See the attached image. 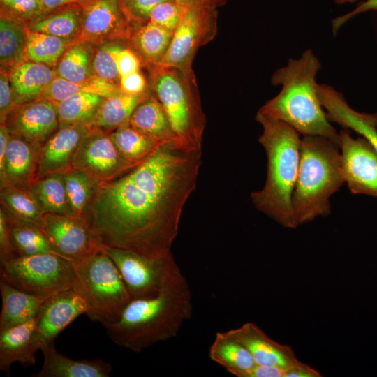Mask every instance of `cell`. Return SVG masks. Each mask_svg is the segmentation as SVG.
Returning <instances> with one entry per match:
<instances>
[{
  "mask_svg": "<svg viewBox=\"0 0 377 377\" xmlns=\"http://www.w3.org/2000/svg\"><path fill=\"white\" fill-rule=\"evenodd\" d=\"M201 150L178 140L166 142L126 172L98 184L84 216L98 242L150 258L171 253L196 186Z\"/></svg>",
  "mask_w": 377,
  "mask_h": 377,
  "instance_id": "cell-1",
  "label": "cell"
},
{
  "mask_svg": "<svg viewBox=\"0 0 377 377\" xmlns=\"http://www.w3.org/2000/svg\"><path fill=\"white\" fill-rule=\"evenodd\" d=\"M320 68L310 49L299 59H289L272 78L274 85H281V91L258 112L286 123L303 136L325 137L339 146V133L328 120L317 92L316 77Z\"/></svg>",
  "mask_w": 377,
  "mask_h": 377,
  "instance_id": "cell-2",
  "label": "cell"
},
{
  "mask_svg": "<svg viewBox=\"0 0 377 377\" xmlns=\"http://www.w3.org/2000/svg\"><path fill=\"white\" fill-rule=\"evenodd\" d=\"M192 313V293L186 279L156 296L131 300L119 318L103 327L114 343L140 353L176 337Z\"/></svg>",
  "mask_w": 377,
  "mask_h": 377,
  "instance_id": "cell-3",
  "label": "cell"
},
{
  "mask_svg": "<svg viewBox=\"0 0 377 377\" xmlns=\"http://www.w3.org/2000/svg\"><path fill=\"white\" fill-rule=\"evenodd\" d=\"M263 127L258 140L267 156V176L261 190L251 193L255 207L279 224L296 228L292 199L300 159V133L286 123L257 112Z\"/></svg>",
  "mask_w": 377,
  "mask_h": 377,
  "instance_id": "cell-4",
  "label": "cell"
},
{
  "mask_svg": "<svg viewBox=\"0 0 377 377\" xmlns=\"http://www.w3.org/2000/svg\"><path fill=\"white\" fill-rule=\"evenodd\" d=\"M339 146L322 136H303L292 204L297 226L330 214V197L344 182Z\"/></svg>",
  "mask_w": 377,
  "mask_h": 377,
  "instance_id": "cell-5",
  "label": "cell"
},
{
  "mask_svg": "<svg viewBox=\"0 0 377 377\" xmlns=\"http://www.w3.org/2000/svg\"><path fill=\"white\" fill-rule=\"evenodd\" d=\"M154 66V96L163 108L175 137L186 146L201 149L205 117L193 88L191 68Z\"/></svg>",
  "mask_w": 377,
  "mask_h": 377,
  "instance_id": "cell-6",
  "label": "cell"
},
{
  "mask_svg": "<svg viewBox=\"0 0 377 377\" xmlns=\"http://www.w3.org/2000/svg\"><path fill=\"white\" fill-rule=\"evenodd\" d=\"M75 272L73 289L84 299L89 318L103 325L117 321L131 298L112 258L101 246Z\"/></svg>",
  "mask_w": 377,
  "mask_h": 377,
  "instance_id": "cell-7",
  "label": "cell"
},
{
  "mask_svg": "<svg viewBox=\"0 0 377 377\" xmlns=\"http://www.w3.org/2000/svg\"><path fill=\"white\" fill-rule=\"evenodd\" d=\"M75 265L53 253L15 256L1 263L0 280L25 292L49 297L73 288Z\"/></svg>",
  "mask_w": 377,
  "mask_h": 377,
  "instance_id": "cell-8",
  "label": "cell"
},
{
  "mask_svg": "<svg viewBox=\"0 0 377 377\" xmlns=\"http://www.w3.org/2000/svg\"><path fill=\"white\" fill-rule=\"evenodd\" d=\"M101 248L117 267L131 300L156 296L186 279L172 253L150 258L121 248Z\"/></svg>",
  "mask_w": 377,
  "mask_h": 377,
  "instance_id": "cell-9",
  "label": "cell"
},
{
  "mask_svg": "<svg viewBox=\"0 0 377 377\" xmlns=\"http://www.w3.org/2000/svg\"><path fill=\"white\" fill-rule=\"evenodd\" d=\"M216 9L198 4L186 8L173 32L168 49L157 65L191 68L195 51L210 39L216 27Z\"/></svg>",
  "mask_w": 377,
  "mask_h": 377,
  "instance_id": "cell-10",
  "label": "cell"
},
{
  "mask_svg": "<svg viewBox=\"0 0 377 377\" xmlns=\"http://www.w3.org/2000/svg\"><path fill=\"white\" fill-rule=\"evenodd\" d=\"M40 228L54 251L74 265L102 246L82 217L45 213Z\"/></svg>",
  "mask_w": 377,
  "mask_h": 377,
  "instance_id": "cell-11",
  "label": "cell"
},
{
  "mask_svg": "<svg viewBox=\"0 0 377 377\" xmlns=\"http://www.w3.org/2000/svg\"><path fill=\"white\" fill-rule=\"evenodd\" d=\"M135 165L121 155L109 132L92 126L72 161V168L83 170L98 184L116 178Z\"/></svg>",
  "mask_w": 377,
  "mask_h": 377,
  "instance_id": "cell-12",
  "label": "cell"
},
{
  "mask_svg": "<svg viewBox=\"0 0 377 377\" xmlns=\"http://www.w3.org/2000/svg\"><path fill=\"white\" fill-rule=\"evenodd\" d=\"M135 24L123 0H94L83 6L77 40L95 46L110 40H128Z\"/></svg>",
  "mask_w": 377,
  "mask_h": 377,
  "instance_id": "cell-13",
  "label": "cell"
},
{
  "mask_svg": "<svg viewBox=\"0 0 377 377\" xmlns=\"http://www.w3.org/2000/svg\"><path fill=\"white\" fill-rule=\"evenodd\" d=\"M339 133L344 182L353 194L377 197V151L365 138H353L348 128Z\"/></svg>",
  "mask_w": 377,
  "mask_h": 377,
  "instance_id": "cell-14",
  "label": "cell"
},
{
  "mask_svg": "<svg viewBox=\"0 0 377 377\" xmlns=\"http://www.w3.org/2000/svg\"><path fill=\"white\" fill-rule=\"evenodd\" d=\"M87 311L84 299L73 288L48 297L36 317L35 339L39 350L54 342L61 332Z\"/></svg>",
  "mask_w": 377,
  "mask_h": 377,
  "instance_id": "cell-15",
  "label": "cell"
},
{
  "mask_svg": "<svg viewBox=\"0 0 377 377\" xmlns=\"http://www.w3.org/2000/svg\"><path fill=\"white\" fill-rule=\"evenodd\" d=\"M3 124L11 134L40 147L59 128L56 106L45 99L15 105Z\"/></svg>",
  "mask_w": 377,
  "mask_h": 377,
  "instance_id": "cell-16",
  "label": "cell"
},
{
  "mask_svg": "<svg viewBox=\"0 0 377 377\" xmlns=\"http://www.w3.org/2000/svg\"><path fill=\"white\" fill-rule=\"evenodd\" d=\"M91 129L84 124L59 127L39 149L37 179L72 168L73 157Z\"/></svg>",
  "mask_w": 377,
  "mask_h": 377,
  "instance_id": "cell-17",
  "label": "cell"
},
{
  "mask_svg": "<svg viewBox=\"0 0 377 377\" xmlns=\"http://www.w3.org/2000/svg\"><path fill=\"white\" fill-rule=\"evenodd\" d=\"M228 332L247 348L256 364L288 369L300 362L290 346L272 339L254 323H245Z\"/></svg>",
  "mask_w": 377,
  "mask_h": 377,
  "instance_id": "cell-18",
  "label": "cell"
},
{
  "mask_svg": "<svg viewBox=\"0 0 377 377\" xmlns=\"http://www.w3.org/2000/svg\"><path fill=\"white\" fill-rule=\"evenodd\" d=\"M317 92L330 121L361 135L377 151L376 113L366 114L355 110L343 94L330 85L318 84Z\"/></svg>",
  "mask_w": 377,
  "mask_h": 377,
  "instance_id": "cell-19",
  "label": "cell"
},
{
  "mask_svg": "<svg viewBox=\"0 0 377 377\" xmlns=\"http://www.w3.org/2000/svg\"><path fill=\"white\" fill-rule=\"evenodd\" d=\"M40 147L10 133L4 163L0 170L1 187L29 188L37 179Z\"/></svg>",
  "mask_w": 377,
  "mask_h": 377,
  "instance_id": "cell-20",
  "label": "cell"
},
{
  "mask_svg": "<svg viewBox=\"0 0 377 377\" xmlns=\"http://www.w3.org/2000/svg\"><path fill=\"white\" fill-rule=\"evenodd\" d=\"M36 317L24 323L0 330V370L10 376V367L18 362L24 367L35 364L39 350L35 339Z\"/></svg>",
  "mask_w": 377,
  "mask_h": 377,
  "instance_id": "cell-21",
  "label": "cell"
},
{
  "mask_svg": "<svg viewBox=\"0 0 377 377\" xmlns=\"http://www.w3.org/2000/svg\"><path fill=\"white\" fill-rule=\"evenodd\" d=\"M41 369L34 377H108L112 370L109 362L101 359L76 360L57 350L54 342L43 346Z\"/></svg>",
  "mask_w": 377,
  "mask_h": 377,
  "instance_id": "cell-22",
  "label": "cell"
},
{
  "mask_svg": "<svg viewBox=\"0 0 377 377\" xmlns=\"http://www.w3.org/2000/svg\"><path fill=\"white\" fill-rule=\"evenodd\" d=\"M8 75L15 105L38 99L57 76L55 68L27 59Z\"/></svg>",
  "mask_w": 377,
  "mask_h": 377,
  "instance_id": "cell-23",
  "label": "cell"
},
{
  "mask_svg": "<svg viewBox=\"0 0 377 377\" xmlns=\"http://www.w3.org/2000/svg\"><path fill=\"white\" fill-rule=\"evenodd\" d=\"M0 292L2 302L0 330L24 323L36 317L48 297L25 292L1 280Z\"/></svg>",
  "mask_w": 377,
  "mask_h": 377,
  "instance_id": "cell-24",
  "label": "cell"
},
{
  "mask_svg": "<svg viewBox=\"0 0 377 377\" xmlns=\"http://www.w3.org/2000/svg\"><path fill=\"white\" fill-rule=\"evenodd\" d=\"M129 124L158 144L177 140L163 108L157 98L151 94L138 105Z\"/></svg>",
  "mask_w": 377,
  "mask_h": 377,
  "instance_id": "cell-25",
  "label": "cell"
},
{
  "mask_svg": "<svg viewBox=\"0 0 377 377\" xmlns=\"http://www.w3.org/2000/svg\"><path fill=\"white\" fill-rule=\"evenodd\" d=\"M83 6L70 5L45 13L27 23V29L77 40L81 30Z\"/></svg>",
  "mask_w": 377,
  "mask_h": 377,
  "instance_id": "cell-26",
  "label": "cell"
},
{
  "mask_svg": "<svg viewBox=\"0 0 377 377\" xmlns=\"http://www.w3.org/2000/svg\"><path fill=\"white\" fill-rule=\"evenodd\" d=\"M173 33L148 21L136 23L128 42L141 61L151 65L160 63L165 54Z\"/></svg>",
  "mask_w": 377,
  "mask_h": 377,
  "instance_id": "cell-27",
  "label": "cell"
},
{
  "mask_svg": "<svg viewBox=\"0 0 377 377\" xmlns=\"http://www.w3.org/2000/svg\"><path fill=\"white\" fill-rule=\"evenodd\" d=\"M209 358L228 373L243 377L256 363L247 348L228 331L218 332L209 350Z\"/></svg>",
  "mask_w": 377,
  "mask_h": 377,
  "instance_id": "cell-28",
  "label": "cell"
},
{
  "mask_svg": "<svg viewBox=\"0 0 377 377\" xmlns=\"http://www.w3.org/2000/svg\"><path fill=\"white\" fill-rule=\"evenodd\" d=\"M149 94L147 91L140 94L121 91L103 98L91 126L110 133L128 124L135 108Z\"/></svg>",
  "mask_w": 377,
  "mask_h": 377,
  "instance_id": "cell-29",
  "label": "cell"
},
{
  "mask_svg": "<svg viewBox=\"0 0 377 377\" xmlns=\"http://www.w3.org/2000/svg\"><path fill=\"white\" fill-rule=\"evenodd\" d=\"M27 27L23 22L0 15L1 71L8 74L26 60Z\"/></svg>",
  "mask_w": 377,
  "mask_h": 377,
  "instance_id": "cell-30",
  "label": "cell"
},
{
  "mask_svg": "<svg viewBox=\"0 0 377 377\" xmlns=\"http://www.w3.org/2000/svg\"><path fill=\"white\" fill-rule=\"evenodd\" d=\"M121 91L119 85L96 75L80 82H71L57 76L38 99L48 100L56 104L77 94H92L107 98Z\"/></svg>",
  "mask_w": 377,
  "mask_h": 377,
  "instance_id": "cell-31",
  "label": "cell"
},
{
  "mask_svg": "<svg viewBox=\"0 0 377 377\" xmlns=\"http://www.w3.org/2000/svg\"><path fill=\"white\" fill-rule=\"evenodd\" d=\"M0 202V209L8 219L40 228L45 213L29 188L1 187Z\"/></svg>",
  "mask_w": 377,
  "mask_h": 377,
  "instance_id": "cell-32",
  "label": "cell"
},
{
  "mask_svg": "<svg viewBox=\"0 0 377 377\" xmlns=\"http://www.w3.org/2000/svg\"><path fill=\"white\" fill-rule=\"evenodd\" d=\"M96 47L91 43L75 40L56 66L57 75L71 82L84 81L95 75L93 59Z\"/></svg>",
  "mask_w": 377,
  "mask_h": 377,
  "instance_id": "cell-33",
  "label": "cell"
},
{
  "mask_svg": "<svg viewBox=\"0 0 377 377\" xmlns=\"http://www.w3.org/2000/svg\"><path fill=\"white\" fill-rule=\"evenodd\" d=\"M29 190L45 213L73 215L68 202L64 172L52 173L36 179Z\"/></svg>",
  "mask_w": 377,
  "mask_h": 377,
  "instance_id": "cell-34",
  "label": "cell"
},
{
  "mask_svg": "<svg viewBox=\"0 0 377 377\" xmlns=\"http://www.w3.org/2000/svg\"><path fill=\"white\" fill-rule=\"evenodd\" d=\"M75 41L27 29L26 59L55 68Z\"/></svg>",
  "mask_w": 377,
  "mask_h": 377,
  "instance_id": "cell-35",
  "label": "cell"
},
{
  "mask_svg": "<svg viewBox=\"0 0 377 377\" xmlns=\"http://www.w3.org/2000/svg\"><path fill=\"white\" fill-rule=\"evenodd\" d=\"M64 179L72 214L84 218L98 183L83 170L74 168L64 172Z\"/></svg>",
  "mask_w": 377,
  "mask_h": 377,
  "instance_id": "cell-36",
  "label": "cell"
},
{
  "mask_svg": "<svg viewBox=\"0 0 377 377\" xmlns=\"http://www.w3.org/2000/svg\"><path fill=\"white\" fill-rule=\"evenodd\" d=\"M103 97L92 94L71 96L55 105L59 127L74 124H90L94 120Z\"/></svg>",
  "mask_w": 377,
  "mask_h": 377,
  "instance_id": "cell-37",
  "label": "cell"
},
{
  "mask_svg": "<svg viewBox=\"0 0 377 377\" xmlns=\"http://www.w3.org/2000/svg\"><path fill=\"white\" fill-rule=\"evenodd\" d=\"M110 135L121 155L134 164L145 159L161 145L137 131L130 124L110 132Z\"/></svg>",
  "mask_w": 377,
  "mask_h": 377,
  "instance_id": "cell-38",
  "label": "cell"
},
{
  "mask_svg": "<svg viewBox=\"0 0 377 377\" xmlns=\"http://www.w3.org/2000/svg\"><path fill=\"white\" fill-rule=\"evenodd\" d=\"M7 220L12 244L17 256L46 253H56L40 228L8 218Z\"/></svg>",
  "mask_w": 377,
  "mask_h": 377,
  "instance_id": "cell-39",
  "label": "cell"
},
{
  "mask_svg": "<svg viewBox=\"0 0 377 377\" xmlns=\"http://www.w3.org/2000/svg\"><path fill=\"white\" fill-rule=\"evenodd\" d=\"M125 41L110 40L96 46L93 59L95 75L119 86L117 59L119 52L126 47Z\"/></svg>",
  "mask_w": 377,
  "mask_h": 377,
  "instance_id": "cell-40",
  "label": "cell"
},
{
  "mask_svg": "<svg viewBox=\"0 0 377 377\" xmlns=\"http://www.w3.org/2000/svg\"><path fill=\"white\" fill-rule=\"evenodd\" d=\"M1 14L27 24L45 12L40 0H0Z\"/></svg>",
  "mask_w": 377,
  "mask_h": 377,
  "instance_id": "cell-41",
  "label": "cell"
},
{
  "mask_svg": "<svg viewBox=\"0 0 377 377\" xmlns=\"http://www.w3.org/2000/svg\"><path fill=\"white\" fill-rule=\"evenodd\" d=\"M186 8L174 0L163 2L150 13L149 21L173 33L181 22Z\"/></svg>",
  "mask_w": 377,
  "mask_h": 377,
  "instance_id": "cell-42",
  "label": "cell"
},
{
  "mask_svg": "<svg viewBox=\"0 0 377 377\" xmlns=\"http://www.w3.org/2000/svg\"><path fill=\"white\" fill-rule=\"evenodd\" d=\"M170 0H123L124 6L131 18L137 23L149 21L152 10L160 3Z\"/></svg>",
  "mask_w": 377,
  "mask_h": 377,
  "instance_id": "cell-43",
  "label": "cell"
},
{
  "mask_svg": "<svg viewBox=\"0 0 377 377\" xmlns=\"http://www.w3.org/2000/svg\"><path fill=\"white\" fill-rule=\"evenodd\" d=\"M13 94L9 75L1 71L0 73V120L4 123L7 114L15 106Z\"/></svg>",
  "mask_w": 377,
  "mask_h": 377,
  "instance_id": "cell-44",
  "label": "cell"
},
{
  "mask_svg": "<svg viewBox=\"0 0 377 377\" xmlns=\"http://www.w3.org/2000/svg\"><path fill=\"white\" fill-rule=\"evenodd\" d=\"M141 59L131 49L124 47L117 59V71L120 77L140 71Z\"/></svg>",
  "mask_w": 377,
  "mask_h": 377,
  "instance_id": "cell-45",
  "label": "cell"
},
{
  "mask_svg": "<svg viewBox=\"0 0 377 377\" xmlns=\"http://www.w3.org/2000/svg\"><path fill=\"white\" fill-rule=\"evenodd\" d=\"M17 256L13 249L8 222L3 211L0 209V261L1 263Z\"/></svg>",
  "mask_w": 377,
  "mask_h": 377,
  "instance_id": "cell-46",
  "label": "cell"
},
{
  "mask_svg": "<svg viewBox=\"0 0 377 377\" xmlns=\"http://www.w3.org/2000/svg\"><path fill=\"white\" fill-rule=\"evenodd\" d=\"M146 80L140 71L120 77L119 88L126 94H140L146 91Z\"/></svg>",
  "mask_w": 377,
  "mask_h": 377,
  "instance_id": "cell-47",
  "label": "cell"
},
{
  "mask_svg": "<svg viewBox=\"0 0 377 377\" xmlns=\"http://www.w3.org/2000/svg\"><path fill=\"white\" fill-rule=\"evenodd\" d=\"M370 10H377V0H364L350 12L334 18L332 22L334 34H336L338 30L353 17Z\"/></svg>",
  "mask_w": 377,
  "mask_h": 377,
  "instance_id": "cell-48",
  "label": "cell"
},
{
  "mask_svg": "<svg viewBox=\"0 0 377 377\" xmlns=\"http://www.w3.org/2000/svg\"><path fill=\"white\" fill-rule=\"evenodd\" d=\"M286 369L275 366L256 364L243 377H285Z\"/></svg>",
  "mask_w": 377,
  "mask_h": 377,
  "instance_id": "cell-49",
  "label": "cell"
},
{
  "mask_svg": "<svg viewBox=\"0 0 377 377\" xmlns=\"http://www.w3.org/2000/svg\"><path fill=\"white\" fill-rule=\"evenodd\" d=\"M321 374L307 364L300 362L286 369L285 377H320Z\"/></svg>",
  "mask_w": 377,
  "mask_h": 377,
  "instance_id": "cell-50",
  "label": "cell"
},
{
  "mask_svg": "<svg viewBox=\"0 0 377 377\" xmlns=\"http://www.w3.org/2000/svg\"><path fill=\"white\" fill-rule=\"evenodd\" d=\"M94 0H40L45 12L70 5H86Z\"/></svg>",
  "mask_w": 377,
  "mask_h": 377,
  "instance_id": "cell-51",
  "label": "cell"
},
{
  "mask_svg": "<svg viewBox=\"0 0 377 377\" xmlns=\"http://www.w3.org/2000/svg\"><path fill=\"white\" fill-rule=\"evenodd\" d=\"M10 138V133L5 124L0 125V170L2 169L8 145Z\"/></svg>",
  "mask_w": 377,
  "mask_h": 377,
  "instance_id": "cell-52",
  "label": "cell"
},
{
  "mask_svg": "<svg viewBox=\"0 0 377 377\" xmlns=\"http://www.w3.org/2000/svg\"><path fill=\"white\" fill-rule=\"evenodd\" d=\"M184 8H190L201 3V0H174Z\"/></svg>",
  "mask_w": 377,
  "mask_h": 377,
  "instance_id": "cell-53",
  "label": "cell"
},
{
  "mask_svg": "<svg viewBox=\"0 0 377 377\" xmlns=\"http://www.w3.org/2000/svg\"><path fill=\"white\" fill-rule=\"evenodd\" d=\"M226 0H201V4L216 9L222 5Z\"/></svg>",
  "mask_w": 377,
  "mask_h": 377,
  "instance_id": "cell-54",
  "label": "cell"
},
{
  "mask_svg": "<svg viewBox=\"0 0 377 377\" xmlns=\"http://www.w3.org/2000/svg\"><path fill=\"white\" fill-rule=\"evenodd\" d=\"M357 0H335V2L338 4H343L348 3H353Z\"/></svg>",
  "mask_w": 377,
  "mask_h": 377,
  "instance_id": "cell-55",
  "label": "cell"
},
{
  "mask_svg": "<svg viewBox=\"0 0 377 377\" xmlns=\"http://www.w3.org/2000/svg\"><path fill=\"white\" fill-rule=\"evenodd\" d=\"M376 125H377V112L376 113Z\"/></svg>",
  "mask_w": 377,
  "mask_h": 377,
  "instance_id": "cell-56",
  "label": "cell"
}]
</instances>
